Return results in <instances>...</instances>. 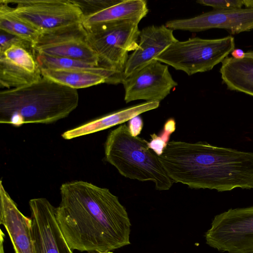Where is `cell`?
Returning a JSON list of instances; mask_svg holds the SVG:
<instances>
[{
    "label": "cell",
    "mask_w": 253,
    "mask_h": 253,
    "mask_svg": "<svg viewBox=\"0 0 253 253\" xmlns=\"http://www.w3.org/2000/svg\"><path fill=\"white\" fill-rule=\"evenodd\" d=\"M33 48L35 55L75 59L100 65L97 54L89 43L87 31L82 23L42 32Z\"/></svg>",
    "instance_id": "obj_9"
},
{
    "label": "cell",
    "mask_w": 253,
    "mask_h": 253,
    "mask_svg": "<svg viewBox=\"0 0 253 253\" xmlns=\"http://www.w3.org/2000/svg\"><path fill=\"white\" fill-rule=\"evenodd\" d=\"M80 8L83 18L93 14L114 3L115 0H74Z\"/></svg>",
    "instance_id": "obj_22"
},
{
    "label": "cell",
    "mask_w": 253,
    "mask_h": 253,
    "mask_svg": "<svg viewBox=\"0 0 253 253\" xmlns=\"http://www.w3.org/2000/svg\"><path fill=\"white\" fill-rule=\"evenodd\" d=\"M122 84L126 103L138 100L160 102L177 85L168 65L156 59L124 79Z\"/></svg>",
    "instance_id": "obj_10"
},
{
    "label": "cell",
    "mask_w": 253,
    "mask_h": 253,
    "mask_svg": "<svg viewBox=\"0 0 253 253\" xmlns=\"http://www.w3.org/2000/svg\"><path fill=\"white\" fill-rule=\"evenodd\" d=\"M165 25L172 30L199 32L223 29L231 34H237L253 30V8L214 9L190 18L169 20Z\"/></svg>",
    "instance_id": "obj_13"
},
{
    "label": "cell",
    "mask_w": 253,
    "mask_h": 253,
    "mask_svg": "<svg viewBox=\"0 0 253 253\" xmlns=\"http://www.w3.org/2000/svg\"><path fill=\"white\" fill-rule=\"evenodd\" d=\"M234 48V38L231 36L213 39L195 37L185 41L177 40L156 59L191 76L212 70Z\"/></svg>",
    "instance_id": "obj_5"
},
{
    "label": "cell",
    "mask_w": 253,
    "mask_h": 253,
    "mask_svg": "<svg viewBox=\"0 0 253 253\" xmlns=\"http://www.w3.org/2000/svg\"><path fill=\"white\" fill-rule=\"evenodd\" d=\"M139 22L126 20L85 28L88 41L97 54L100 64L114 71L123 79L128 52L138 46Z\"/></svg>",
    "instance_id": "obj_6"
},
{
    "label": "cell",
    "mask_w": 253,
    "mask_h": 253,
    "mask_svg": "<svg viewBox=\"0 0 253 253\" xmlns=\"http://www.w3.org/2000/svg\"><path fill=\"white\" fill-rule=\"evenodd\" d=\"M0 29L33 45L41 33L35 27L13 14L3 0H0Z\"/></svg>",
    "instance_id": "obj_21"
},
{
    "label": "cell",
    "mask_w": 253,
    "mask_h": 253,
    "mask_svg": "<svg viewBox=\"0 0 253 253\" xmlns=\"http://www.w3.org/2000/svg\"><path fill=\"white\" fill-rule=\"evenodd\" d=\"M29 205L35 253H74L57 223L56 207L44 198L32 199Z\"/></svg>",
    "instance_id": "obj_11"
},
{
    "label": "cell",
    "mask_w": 253,
    "mask_h": 253,
    "mask_svg": "<svg viewBox=\"0 0 253 253\" xmlns=\"http://www.w3.org/2000/svg\"><path fill=\"white\" fill-rule=\"evenodd\" d=\"M243 4L246 7L253 8V0H243Z\"/></svg>",
    "instance_id": "obj_27"
},
{
    "label": "cell",
    "mask_w": 253,
    "mask_h": 253,
    "mask_svg": "<svg viewBox=\"0 0 253 253\" xmlns=\"http://www.w3.org/2000/svg\"><path fill=\"white\" fill-rule=\"evenodd\" d=\"M158 158L173 183L218 192L253 189V152L172 140Z\"/></svg>",
    "instance_id": "obj_2"
},
{
    "label": "cell",
    "mask_w": 253,
    "mask_h": 253,
    "mask_svg": "<svg viewBox=\"0 0 253 253\" xmlns=\"http://www.w3.org/2000/svg\"><path fill=\"white\" fill-rule=\"evenodd\" d=\"M79 101L77 89L42 76L31 84L0 92V123L15 126L53 123L68 117Z\"/></svg>",
    "instance_id": "obj_3"
},
{
    "label": "cell",
    "mask_w": 253,
    "mask_h": 253,
    "mask_svg": "<svg viewBox=\"0 0 253 253\" xmlns=\"http://www.w3.org/2000/svg\"><path fill=\"white\" fill-rule=\"evenodd\" d=\"M205 238L208 246L220 252L253 253V206L216 215Z\"/></svg>",
    "instance_id": "obj_7"
},
{
    "label": "cell",
    "mask_w": 253,
    "mask_h": 253,
    "mask_svg": "<svg viewBox=\"0 0 253 253\" xmlns=\"http://www.w3.org/2000/svg\"><path fill=\"white\" fill-rule=\"evenodd\" d=\"M149 142L133 136L123 124L111 131L104 144L106 161L126 178L152 181L157 190H169L173 184Z\"/></svg>",
    "instance_id": "obj_4"
},
{
    "label": "cell",
    "mask_w": 253,
    "mask_h": 253,
    "mask_svg": "<svg viewBox=\"0 0 253 253\" xmlns=\"http://www.w3.org/2000/svg\"><path fill=\"white\" fill-rule=\"evenodd\" d=\"M42 77L29 42L12 44L0 51V86L8 89L31 84Z\"/></svg>",
    "instance_id": "obj_12"
},
{
    "label": "cell",
    "mask_w": 253,
    "mask_h": 253,
    "mask_svg": "<svg viewBox=\"0 0 253 253\" xmlns=\"http://www.w3.org/2000/svg\"><path fill=\"white\" fill-rule=\"evenodd\" d=\"M197 2L216 10L239 9L244 5L243 0H198Z\"/></svg>",
    "instance_id": "obj_23"
},
{
    "label": "cell",
    "mask_w": 253,
    "mask_h": 253,
    "mask_svg": "<svg viewBox=\"0 0 253 253\" xmlns=\"http://www.w3.org/2000/svg\"><path fill=\"white\" fill-rule=\"evenodd\" d=\"M5 235L3 233L1 229H0V253H5L4 250V246H3V243H4V238Z\"/></svg>",
    "instance_id": "obj_26"
},
{
    "label": "cell",
    "mask_w": 253,
    "mask_h": 253,
    "mask_svg": "<svg viewBox=\"0 0 253 253\" xmlns=\"http://www.w3.org/2000/svg\"><path fill=\"white\" fill-rule=\"evenodd\" d=\"M173 31L165 25H153L143 28L140 32L137 47L128 56L123 74V79L156 59L176 42L178 40L174 36Z\"/></svg>",
    "instance_id": "obj_14"
},
{
    "label": "cell",
    "mask_w": 253,
    "mask_h": 253,
    "mask_svg": "<svg viewBox=\"0 0 253 253\" xmlns=\"http://www.w3.org/2000/svg\"><path fill=\"white\" fill-rule=\"evenodd\" d=\"M15 16L41 33L82 23L83 14L72 0H3Z\"/></svg>",
    "instance_id": "obj_8"
},
{
    "label": "cell",
    "mask_w": 253,
    "mask_h": 253,
    "mask_svg": "<svg viewBox=\"0 0 253 253\" xmlns=\"http://www.w3.org/2000/svg\"><path fill=\"white\" fill-rule=\"evenodd\" d=\"M231 53L232 57L235 59H241L245 57V52L241 49H234Z\"/></svg>",
    "instance_id": "obj_25"
},
{
    "label": "cell",
    "mask_w": 253,
    "mask_h": 253,
    "mask_svg": "<svg viewBox=\"0 0 253 253\" xmlns=\"http://www.w3.org/2000/svg\"><path fill=\"white\" fill-rule=\"evenodd\" d=\"M219 72L228 89L253 96V59L226 57Z\"/></svg>",
    "instance_id": "obj_18"
},
{
    "label": "cell",
    "mask_w": 253,
    "mask_h": 253,
    "mask_svg": "<svg viewBox=\"0 0 253 253\" xmlns=\"http://www.w3.org/2000/svg\"><path fill=\"white\" fill-rule=\"evenodd\" d=\"M60 190L56 219L73 251L112 252L130 244L128 213L108 189L77 180L62 184Z\"/></svg>",
    "instance_id": "obj_1"
},
{
    "label": "cell",
    "mask_w": 253,
    "mask_h": 253,
    "mask_svg": "<svg viewBox=\"0 0 253 253\" xmlns=\"http://www.w3.org/2000/svg\"><path fill=\"white\" fill-rule=\"evenodd\" d=\"M145 0H115L111 5L83 18L85 28L126 20L140 21L148 13Z\"/></svg>",
    "instance_id": "obj_17"
},
{
    "label": "cell",
    "mask_w": 253,
    "mask_h": 253,
    "mask_svg": "<svg viewBox=\"0 0 253 253\" xmlns=\"http://www.w3.org/2000/svg\"><path fill=\"white\" fill-rule=\"evenodd\" d=\"M159 102H145L111 113L95 120L88 122L62 134L67 140L97 132L118 125H121L146 112L157 109Z\"/></svg>",
    "instance_id": "obj_16"
},
{
    "label": "cell",
    "mask_w": 253,
    "mask_h": 253,
    "mask_svg": "<svg viewBox=\"0 0 253 253\" xmlns=\"http://www.w3.org/2000/svg\"><path fill=\"white\" fill-rule=\"evenodd\" d=\"M245 58L253 59V50L246 52Z\"/></svg>",
    "instance_id": "obj_28"
},
{
    "label": "cell",
    "mask_w": 253,
    "mask_h": 253,
    "mask_svg": "<svg viewBox=\"0 0 253 253\" xmlns=\"http://www.w3.org/2000/svg\"><path fill=\"white\" fill-rule=\"evenodd\" d=\"M113 253L112 252H99V253Z\"/></svg>",
    "instance_id": "obj_29"
},
{
    "label": "cell",
    "mask_w": 253,
    "mask_h": 253,
    "mask_svg": "<svg viewBox=\"0 0 253 253\" xmlns=\"http://www.w3.org/2000/svg\"><path fill=\"white\" fill-rule=\"evenodd\" d=\"M41 71L42 77L75 89L108 83L107 77L89 72L47 68Z\"/></svg>",
    "instance_id": "obj_20"
},
{
    "label": "cell",
    "mask_w": 253,
    "mask_h": 253,
    "mask_svg": "<svg viewBox=\"0 0 253 253\" xmlns=\"http://www.w3.org/2000/svg\"><path fill=\"white\" fill-rule=\"evenodd\" d=\"M36 60L41 68L71 70L89 72L101 74L108 78V83H122L123 78L112 70L85 61L66 58L35 55Z\"/></svg>",
    "instance_id": "obj_19"
},
{
    "label": "cell",
    "mask_w": 253,
    "mask_h": 253,
    "mask_svg": "<svg viewBox=\"0 0 253 253\" xmlns=\"http://www.w3.org/2000/svg\"><path fill=\"white\" fill-rule=\"evenodd\" d=\"M143 127V122L141 118L136 116L129 121L128 128L131 134L134 136H137L140 133Z\"/></svg>",
    "instance_id": "obj_24"
},
{
    "label": "cell",
    "mask_w": 253,
    "mask_h": 253,
    "mask_svg": "<svg viewBox=\"0 0 253 253\" xmlns=\"http://www.w3.org/2000/svg\"><path fill=\"white\" fill-rule=\"evenodd\" d=\"M0 223L6 230L15 253H35L30 218L19 211L2 180L0 181Z\"/></svg>",
    "instance_id": "obj_15"
}]
</instances>
